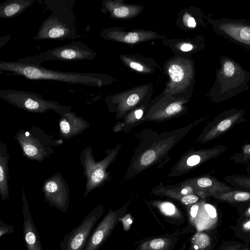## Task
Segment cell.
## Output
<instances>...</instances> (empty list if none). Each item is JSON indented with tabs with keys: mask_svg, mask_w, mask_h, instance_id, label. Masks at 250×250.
Here are the masks:
<instances>
[{
	"mask_svg": "<svg viewBox=\"0 0 250 250\" xmlns=\"http://www.w3.org/2000/svg\"><path fill=\"white\" fill-rule=\"evenodd\" d=\"M75 2V0H45L44 3L51 14L41 24L33 39L63 40L81 37L73 10Z\"/></svg>",
	"mask_w": 250,
	"mask_h": 250,
	"instance_id": "obj_1",
	"label": "cell"
},
{
	"mask_svg": "<svg viewBox=\"0 0 250 250\" xmlns=\"http://www.w3.org/2000/svg\"><path fill=\"white\" fill-rule=\"evenodd\" d=\"M0 70L8 71L12 75L21 76L31 80H50L92 86H100L103 83L100 74L61 72L49 69L41 65L23 63L17 61H0Z\"/></svg>",
	"mask_w": 250,
	"mask_h": 250,
	"instance_id": "obj_2",
	"label": "cell"
},
{
	"mask_svg": "<svg viewBox=\"0 0 250 250\" xmlns=\"http://www.w3.org/2000/svg\"><path fill=\"white\" fill-rule=\"evenodd\" d=\"M220 65L216 71V79L211 92L212 100L217 103L248 90L250 82V72L232 59L222 56Z\"/></svg>",
	"mask_w": 250,
	"mask_h": 250,
	"instance_id": "obj_3",
	"label": "cell"
},
{
	"mask_svg": "<svg viewBox=\"0 0 250 250\" xmlns=\"http://www.w3.org/2000/svg\"><path fill=\"white\" fill-rule=\"evenodd\" d=\"M15 138L22 149L23 155L30 160L38 162L49 158L54 153V148L63 142L62 139H56L40 127L34 126L27 129L21 128L15 134Z\"/></svg>",
	"mask_w": 250,
	"mask_h": 250,
	"instance_id": "obj_4",
	"label": "cell"
},
{
	"mask_svg": "<svg viewBox=\"0 0 250 250\" xmlns=\"http://www.w3.org/2000/svg\"><path fill=\"white\" fill-rule=\"evenodd\" d=\"M0 98L20 108L34 113H42L48 110H53L62 115L71 111V106L45 100L41 94L33 92L11 89L0 90Z\"/></svg>",
	"mask_w": 250,
	"mask_h": 250,
	"instance_id": "obj_5",
	"label": "cell"
},
{
	"mask_svg": "<svg viewBox=\"0 0 250 250\" xmlns=\"http://www.w3.org/2000/svg\"><path fill=\"white\" fill-rule=\"evenodd\" d=\"M96 56V52L83 42H73L39 54L20 59L17 61L23 63L40 65L42 62L49 61L71 62L92 60Z\"/></svg>",
	"mask_w": 250,
	"mask_h": 250,
	"instance_id": "obj_6",
	"label": "cell"
},
{
	"mask_svg": "<svg viewBox=\"0 0 250 250\" xmlns=\"http://www.w3.org/2000/svg\"><path fill=\"white\" fill-rule=\"evenodd\" d=\"M101 205L87 214L81 223L66 234L60 243L61 250H83L104 209Z\"/></svg>",
	"mask_w": 250,
	"mask_h": 250,
	"instance_id": "obj_7",
	"label": "cell"
},
{
	"mask_svg": "<svg viewBox=\"0 0 250 250\" xmlns=\"http://www.w3.org/2000/svg\"><path fill=\"white\" fill-rule=\"evenodd\" d=\"M216 33L250 50V22L245 19L211 20Z\"/></svg>",
	"mask_w": 250,
	"mask_h": 250,
	"instance_id": "obj_8",
	"label": "cell"
},
{
	"mask_svg": "<svg viewBox=\"0 0 250 250\" xmlns=\"http://www.w3.org/2000/svg\"><path fill=\"white\" fill-rule=\"evenodd\" d=\"M45 201L65 213L67 212L70 201L68 186L60 172H57L46 179L42 188Z\"/></svg>",
	"mask_w": 250,
	"mask_h": 250,
	"instance_id": "obj_9",
	"label": "cell"
},
{
	"mask_svg": "<svg viewBox=\"0 0 250 250\" xmlns=\"http://www.w3.org/2000/svg\"><path fill=\"white\" fill-rule=\"evenodd\" d=\"M126 212V208L109 210L91 233L83 250H98Z\"/></svg>",
	"mask_w": 250,
	"mask_h": 250,
	"instance_id": "obj_10",
	"label": "cell"
},
{
	"mask_svg": "<svg viewBox=\"0 0 250 250\" xmlns=\"http://www.w3.org/2000/svg\"><path fill=\"white\" fill-rule=\"evenodd\" d=\"M246 122L244 109L232 108L225 110L218 114L207 127L204 139L206 141L214 140L234 126Z\"/></svg>",
	"mask_w": 250,
	"mask_h": 250,
	"instance_id": "obj_11",
	"label": "cell"
},
{
	"mask_svg": "<svg viewBox=\"0 0 250 250\" xmlns=\"http://www.w3.org/2000/svg\"><path fill=\"white\" fill-rule=\"evenodd\" d=\"M189 230L183 229L171 233L142 239L137 243L134 250H173L181 237Z\"/></svg>",
	"mask_w": 250,
	"mask_h": 250,
	"instance_id": "obj_12",
	"label": "cell"
},
{
	"mask_svg": "<svg viewBox=\"0 0 250 250\" xmlns=\"http://www.w3.org/2000/svg\"><path fill=\"white\" fill-rule=\"evenodd\" d=\"M22 213L23 216V232L27 250H43L39 232L34 223L28 206V200L22 189Z\"/></svg>",
	"mask_w": 250,
	"mask_h": 250,
	"instance_id": "obj_13",
	"label": "cell"
},
{
	"mask_svg": "<svg viewBox=\"0 0 250 250\" xmlns=\"http://www.w3.org/2000/svg\"><path fill=\"white\" fill-rule=\"evenodd\" d=\"M59 120L60 136L68 140L79 135L88 128L90 124L71 111L61 115Z\"/></svg>",
	"mask_w": 250,
	"mask_h": 250,
	"instance_id": "obj_14",
	"label": "cell"
},
{
	"mask_svg": "<svg viewBox=\"0 0 250 250\" xmlns=\"http://www.w3.org/2000/svg\"><path fill=\"white\" fill-rule=\"evenodd\" d=\"M217 217L215 208L209 204H200L195 216L189 219L190 224L198 230L210 228Z\"/></svg>",
	"mask_w": 250,
	"mask_h": 250,
	"instance_id": "obj_15",
	"label": "cell"
},
{
	"mask_svg": "<svg viewBox=\"0 0 250 250\" xmlns=\"http://www.w3.org/2000/svg\"><path fill=\"white\" fill-rule=\"evenodd\" d=\"M10 155L4 143L0 141V195L3 201L9 198L8 188Z\"/></svg>",
	"mask_w": 250,
	"mask_h": 250,
	"instance_id": "obj_16",
	"label": "cell"
},
{
	"mask_svg": "<svg viewBox=\"0 0 250 250\" xmlns=\"http://www.w3.org/2000/svg\"><path fill=\"white\" fill-rule=\"evenodd\" d=\"M197 185L203 189L202 194L205 196H212L215 194L229 191L234 188L212 176L199 178L197 181Z\"/></svg>",
	"mask_w": 250,
	"mask_h": 250,
	"instance_id": "obj_17",
	"label": "cell"
},
{
	"mask_svg": "<svg viewBox=\"0 0 250 250\" xmlns=\"http://www.w3.org/2000/svg\"><path fill=\"white\" fill-rule=\"evenodd\" d=\"M35 0H10L0 5V18L9 19L16 17L31 6Z\"/></svg>",
	"mask_w": 250,
	"mask_h": 250,
	"instance_id": "obj_18",
	"label": "cell"
},
{
	"mask_svg": "<svg viewBox=\"0 0 250 250\" xmlns=\"http://www.w3.org/2000/svg\"><path fill=\"white\" fill-rule=\"evenodd\" d=\"M212 197L218 201L231 204L249 203L250 202V191L234 188L229 191L215 194Z\"/></svg>",
	"mask_w": 250,
	"mask_h": 250,
	"instance_id": "obj_19",
	"label": "cell"
},
{
	"mask_svg": "<svg viewBox=\"0 0 250 250\" xmlns=\"http://www.w3.org/2000/svg\"><path fill=\"white\" fill-rule=\"evenodd\" d=\"M160 214L162 219L167 223L174 226H179L186 221V217L176 210L171 203H163L160 206Z\"/></svg>",
	"mask_w": 250,
	"mask_h": 250,
	"instance_id": "obj_20",
	"label": "cell"
},
{
	"mask_svg": "<svg viewBox=\"0 0 250 250\" xmlns=\"http://www.w3.org/2000/svg\"><path fill=\"white\" fill-rule=\"evenodd\" d=\"M223 179L235 189L250 191V175L233 174L226 176Z\"/></svg>",
	"mask_w": 250,
	"mask_h": 250,
	"instance_id": "obj_21",
	"label": "cell"
},
{
	"mask_svg": "<svg viewBox=\"0 0 250 250\" xmlns=\"http://www.w3.org/2000/svg\"><path fill=\"white\" fill-rule=\"evenodd\" d=\"M230 159L236 164L246 165V171L250 174V143L244 144L240 151L233 154Z\"/></svg>",
	"mask_w": 250,
	"mask_h": 250,
	"instance_id": "obj_22",
	"label": "cell"
},
{
	"mask_svg": "<svg viewBox=\"0 0 250 250\" xmlns=\"http://www.w3.org/2000/svg\"><path fill=\"white\" fill-rule=\"evenodd\" d=\"M190 244L201 250L209 249L211 239L207 234L199 231L192 237Z\"/></svg>",
	"mask_w": 250,
	"mask_h": 250,
	"instance_id": "obj_23",
	"label": "cell"
},
{
	"mask_svg": "<svg viewBox=\"0 0 250 250\" xmlns=\"http://www.w3.org/2000/svg\"><path fill=\"white\" fill-rule=\"evenodd\" d=\"M169 75L175 82L181 81L184 77V72L181 67L177 64L171 65L168 69Z\"/></svg>",
	"mask_w": 250,
	"mask_h": 250,
	"instance_id": "obj_24",
	"label": "cell"
},
{
	"mask_svg": "<svg viewBox=\"0 0 250 250\" xmlns=\"http://www.w3.org/2000/svg\"><path fill=\"white\" fill-rule=\"evenodd\" d=\"M155 157V152L152 150H149L143 154L140 159V162L142 165L147 166L152 162Z\"/></svg>",
	"mask_w": 250,
	"mask_h": 250,
	"instance_id": "obj_25",
	"label": "cell"
},
{
	"mask_svg": "<svg viewBox=\"0 0 250 250\" xmlns=\"http://www.w3.org/2000/svg\"><path fill=\"white\" fill-rule=\"evenodd\" d=\"M14 231L13 226L5 224L3 221L0 220V237L5 234L11 233Z\"/></svg>",
	"mask_w": 250,
	"mask_h": 250,
	"instance_id": "obj_26",
	"label": "cell"
},
{
	"mask_svg": "<svg viewBox=\"0 0 250 250\" xmlns=\"http://www.w3.org/2000/svg\"><path fill=\"white\" fill-rule=\"evenodd\" d=\"M182 109V106L179 103H175L170 104L166 109L167 114L171 115L180 111Z\"/></svg>",
	"mask_w": 250,
	"mask_h": 250,
	"instance_id": "obj_27",
	"label": "cell"
},
{
	"mask_svg": "<svg viewBox=\"0 0 250 250\" xmlns=\"http://www.w3.org/2000/svg\"><path fill=\"white\" fill-rule=\"evenodd\" d=\"M129 10L126 7H120L115 8L113 11L114 16L118 17H124L128 14Z\"/></svg>",
	"mask_w": 250,
	"mask_h": 250,
	"instance_id": "obj_28",
	"label": "cell"
},
{
	"mask_svg": "<svg viewBox=\"0 0 250 250\" xmlns=\"http://www.w3.org/2000/svg\"><path fill=\"white\" fill-rule=\"evenodd\" d=\"M198 199V197L195 195H188L184 196L181 201L183 204L188 205L197 202Z\"/></svg>",
	"mask_w": 250,
	"mask_h": 250,
	"instance_id": "obj_29",
	"label": "cell"
},
{
	"mask_svg": "<svg viewBox=\"0 0 250 250\" xmlns=\"http://www.w3.org/2000/svg\"><path fill=\"white\" fill-rule=\"evenodd\" d=\"M202 157L198 154L190 156L187 160V164L189 166H194L201 162Z\"/></svg>",
	"mask_w": 250,
	"mask_h": 250,
	"instance_id": "obj_30",
	"label": "cell"
},
{
	"mask_svg": "<svg viewBox=\"0 0 250 250\" xmlns=\"http://www.w3.org/2000/svg\"><path fill=\"white\" fill-rule=\"evenodd\" d=\"M138 40V34L136 32H130L124 38V41L128 43H135L137 42Z\"/></svg>",
	"mask_w": 250,
	"mask_h": 250,
	"instance_id": "obj_31",
	"label": "cell"
},
{
	"mask_svg": "<svg viewBox=\"0 0 250 250\" xmlns=\"http://www.w3.org/2000/svg\"><path fill=\"white\" fill-rule=\"evenodd\" d=\"M121 221L123 222L124 229L125 230H128L129 229L132 222L130 216L127 215H125L121 218Z\"/></svg>",
	"mask_w": 250,
	"mask_h": 250,
	"instance_id": "obj_32",
	"label": "cell"
},
{
	"mask_svg": "<svg viewBox=\"0 0 250 250\" xmlns=\"http://www.w3.org/2000/svg\"><path fill=\"white\" fill-rule=\"evenodd\" d=\"M139 100V96L137 94H133L128 97L126 101V103L129 106H133L136 104Z\"/></svg>",
	"mask_w": 250,
	"mask_h": 250,
	"instance_id": "obj_33",
	"label": "cell"
},
{
	"mask_svg": "<svg viewBox=\"0 0 250 250\" xmlns=\"http://www.w3.org/2000/svg\"><path fill=\"white\" fill-rule=\"evenodd\" d=\"M130 66L132 69L136 70L138 71H142L144 69V67L143 65H142L141 64L132 62L130 63Z\"/></svg>",
	"mask_w": 250,
	"mask_h": 250,
	"instance_id": "obj_34",
	"label": "cell"
},
{
	"mask_svg": "<svg viewBox=\"0 0 250 250\" xmlns=\"http://www.w3.org/2000/svg\"><path fill=\"white\" fill-rule=\"evenodd\" d=\"M242 229L243 230L245 231H250V219L243 222Z\"/></svg>",
	"mask_w": 250,
	"mask_h": 250,
	"instance_id": "obj_35",
	"label": "cell"
},
{
	"mask_svg": "<svg viewBox=\"0 0 250 250\" xmlns=\"http://www.w3.org/2000/svg\"><path fill=\"white\" fill-rule=\"evenodd\" d=\"M193 48V46L189 43H185L181 47V49L183 51H188Z\"/></svg>",
	"mask_w": 250,
	"mask_h": 250,
	"instance_id": "obj_36",
	"label": "cell"
},
{
	"mask_svg": "<svg viewBox=\"0 0 250 250\" xmlns=\"http://www.w3.org/2000/svg\"><path fill=\"white\" fill-rule=\"evenodd\" d=\"M188 25L190 27H195L196 25V22L195 19L192 17H190L188 20Z\"/></svg>",
	"mask_w": 250,
	"mask_h": 250,
	"instance_id": "obj_37",
	"label": "cell"
},
{
	"mask_svg": "<svg viewBox=\"0 0 250 250\" xmlns=\"http://www.w3.org/2000/svg\"><path fill=\"white\" fill-rule=\"evenodd\" d=\"M143 114V111L141 109L137 110L135 112V115L136 118L139 119L141 118L142 116V115Z\"/></svg>",
	"mask_w": 250,
	"mask_h": 250,
	"instance_id": "obj_38",
	"label": "cell"
},
{
	"mask_svg": "<svg viewBox=\"0 0 250 250\" xmlns=\"http://www.w3.org/2000/svg\"><path fill=\"white\" fill-rule=\"evenodd\" d=\"M10 36V35H6L3 36L4 38V41H3L2 42L0 43V47H1L3 45L5 44L9 40Z\"/></svg>",
	"mask_w": 250,
	"mask_h": 250,
	"instance_id": "obj_39",
	"label": "cell"
},
{
	"mask_svg": "<svg viewBox=\"0 0 250 250\" xmlns=\"http://www.w3.org/2000/svg\"><path fill=\"white\" fill-rule=\"evenodd\" d=\"M187 250H209V249L201 250V249L197 248V247H196L195 246L193 245L192 244H190L189 248H188V249Z\"/></svg>",
	"mask_w": 250,
	"mask_h": 250,
	"instance_id": "obj_40",
	"label": "cell"
},
{
	"mask_svg": "<svg viewBox=\"0 0 250 250\" xmlns=\"http://www.w3.org/2000/svg\"><path fill=\"white\" fill-rule=\"evenodd\" d=\"M226 250H239V249L238 247H231L229 249Z\"/></svg>",
	"mask_w": 250,
	"mask_h": 250,
	"instance_id": "obj_41",
	"label": "cell"
},
{
	"mask_svg": "<svg viewBox=\"0 0 250 250\" xmlns=\"http://www.w3.org/2000/svg\"><path fill=\"white\" fill-rule=\"evenodd\" d=\"M181 192L183 193V194H186L187 192H188V190L187 189H183Z\"/></svg>",
	"mask_w": 250,
	"mask_h": 250,
	"instance_id": "obj_42",
	"label": "cell"
},
{
	"mask_svg": "<svg viewBox=\"0 0 250 250\" xmlns=\"http://www.w3.org/2000/svg\"><path fill=\"white\" fill-rule=\"evenodd\" d=\"M244 250H249L248 249H245Z\"/></svg>",
	"mask_w": 250,
	"mask_h": 250,
	"instance_id": "obj_43",
	"label": "cell"
},
{
	"mask_svg": "<svg viewBox=\"0 0 250 250\" xmlns=\"http://www.w3.org/2000/svg\"></svg>",
	"mask_w": 250,
	"mask_h": 250,
	"instance_id": "obj_44",
	"label": "cell"
}]
</instances>
